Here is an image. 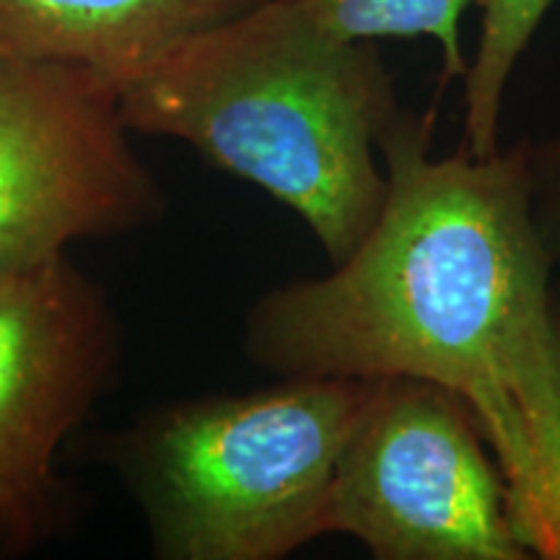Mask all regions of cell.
I'll use <instances>...</instances> for the list:
<instances>
[{
  "instance_id": "cell-11",
  "label": "cell",
  "mask_w": 560,
  "mask_h": 560,
  "mask_svg": "<svg viewBox=\"0 0 560 560\" xmlns=\"http://www.w3.org/2000/svg\"><path fill=\"white\" fill-rule=\"evenodd\" d=\"M552 312H556V325H558V332H560V285H558V289H552Z\"/></svg>"
},
{
  "instance_id": "cell-9",
  "label": "cell",
  "mask_w": 560,
  "mask_h": 560,
  "mask_svg": "<svg viewBox=\"0 0 560 560\" xmlns=\"http://www.w3.org/2000/svg\"><path fill=\"white\" fill-rule=\"evenodd\" d=\"M314 24L348 42L382 37L436 42L444 79H465L462 16L475 0H289Z\"/></svg>"
},
{
  "instance_id": "cell-10",
  "label": "cell",
  "mask_w": 560,
  "mask_h": 560,
  "mask_svg": "<svg viewBox=\"0 0 560 560\" xmlns=\"http://www.w3.org/2000/svg\"><path fill=\"white\" fill-rule=\"evenodd\" d=\"M532 213L550 260L560 268V132L532 140Z\"/></svg>"
},
{
  "instance_id": "cell-8",
  "label": "cell",
  "mask_w": 560,
  "mask_h": 560,
  "mask_svg": "<svg viewBox=\"0 0 560 560\" xmlns=\"http://www.w3.org/2000/svg\"><path fill=\"white\" fill-rule=\"evenodd\" d=\"M478 50L465 73V149L490 156L501 149V109L509 79L556 0H478Z\"/></svg>"
},
{
  "instance_id": "cell-6",
  "label": "cell",
  "mask_w": 560,
  "mask_h": 560,
  "mask_svg": "<svg viewBox=\"0 0 560 560\" xmlns=\"http://www.w3.org/2000/svg\"><path fill=\"white\" fill-rule=\"evenodd\" d=\"M120 355L107 293L68 255L0 272V558L58 529L60 450L112 387Z\"/></svg>"
},
{
  "instance_id": "cell-4",
  "label": "cell",
  "mask_w": 560,
  "mask_h": 560,
  "mask_svg": "<svg viewBox=\"0 0 560 560\" xmlns=\"http://www.w3.org/2000/svg\"><path fill=\"white\" fill-rule=\"evenodd\" d=\"M459 395L376 376L342 444L330 535L376 560H529L509 486Z\"/></svg>"
},
{
  "instance_id": "cell-5",
  "label": "cell",
  "mask_w": 560,
  "mask_h": 560,
  "mask_svg": "<svg viewBox=\"0 0 560 560\" xmlns=\"http://www.w3.org/2000/svg\"><path fill=\"white\" fill-rule=\"evenodd\" d=\"M130 132L115 81L0 55V272L164 219L166 195Z\"/></svg>"
},
{
  "instance_id": "cell-1",
  "label": "cell",
  "mask_w": 560,
  "mask_h": 560,
  "mask_svg": "<svg viewBox=\"0 0 560 560\" xmlns=\"http://www.w3.org/2000/svg\"><path fill=\"white\" fill-rule=\"evenodd\" d=\"M433 112L380 138L387 200L353 255L262 293L244 353L283 376H416L478 420L535 558L560 560V332L532 213V138L431 156Z\"/></svg>"
},
{
  "instance_id": "cell-3",
  "label": "cell",
  "mask_w": 560,
  "mask_h": 560,
  "mask_svg": "<svg viewBox=\"0 0 560 560\" xmlns=\"http://www.w3.org/2000/svg\"><path fill=\"white\" fill-rule=\"evenodd\" d=\"M371 380L283 376L249 395L161 405L112 462L161 560H280L330 535L338 459Z\"/></svg>"
},
{
  "instance_id": "cell-7",
  "label": "cell",
  "mask_w": 560,
  "mask_h": 560,
  "mask_svg": "<svg viewBox=\"0 0 560 560\" xmlns=\"http://www.w3.org/2000/svg\"><path fill=\"white\" fill-rule=\"evenodd\" d=\"M262 0H0V55L86 68L117 86Z\"/></svg>"
},
{
  "instance_id": "cell-2",
  "label": "cell",
  "mask_w": 560,
  "mask_h": 560,
  "mask_svg": "<svg viewBox=\"0 0 560 560\" xmlns=\"http://www.w3.org/2000/svg\"><path fill=\"white\" fill-rule=\"evenodd\" d=\"M120 112L132 132L182 140L283 202L338 265L380 221L374 151L405 107L374 42L262 0L120 86Z\"/></svg>"
}]
</instances>
